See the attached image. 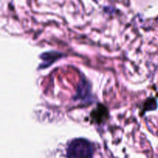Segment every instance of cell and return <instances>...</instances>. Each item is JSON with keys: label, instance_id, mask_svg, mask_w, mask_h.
<instances>
[{"label": "cell", "instance_id": "obj_2", "mask_svg": "<svg viewBox=\"0 0 158 158\" xmlns=\"http://www.w3.org/2000/svg\"><path fill=\"white\" fill-rule=\"evenodd\" d=\"M62 57V54L60 53L55 52V51H50V52H46L44 54H42L40 56L43 60V63L40 64V68H46L48 66L52 64V63L58 60L59 58Z\"/></svg>", "mask_w": 158, "mask_h": 158}, {"label": "cell", "instance_id": "obj_3", "mask_svg": "<svg viewBox=\"0 0 158 158\" xmlns=\"http://www.w3.org/2000/svg\"><path fill=\"white\" fill-rule=\"evenodd\" d=\"M145 111H151V110H154L157 108V102H156V99H148L144 105Z\"/></svg>", "mask_w": 158, "mask_h": 158}, {"label": "cell", "instance_id": "obj_1", "mask_svg": "<svg viewBox=\"0 0 158 158\" xmlns=\"http://www.w3.org/2000/svg\"><path fill=\"white\" fill-rule=\"evenodd\" d=\"M94 143L84 138H76L68 143L66 156L68 158H93Z\"/></svg>", "mask_w": 158, "mask_h": 158}]
</instances>
